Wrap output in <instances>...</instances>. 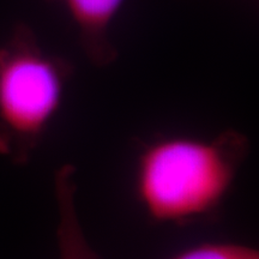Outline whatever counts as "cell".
<instances>
[{
	"label": "cell",
	"instance_id": "cell-1",
	"mask_svg": "<svg viewBox=\"0 0 259 259\" xmlns=\"http://www.w3.org/2000/svg\"><path fill=\"white\" fill-rule=\"evenodd\" d=\"M251 150L234 128L212 138L158 136L136 156L134 190L150 222L187 227L215 219Z\"/></svg>",
	"mask_w": 259,
	"mask_h": 259
},
{
	"label": "cell",
	"instance_id": "cell-2",
	"mask_svg": "<svg viewBox=\"0 0 259 259\" xmlns=\"http://www.w3.org/2000/svg\"><path fill=\"white\" fill-rule=\"evenodd\" d=\"M74 66L41 46L34 30L15 25L0 45V156L24 166L61 111Z\"/></svg>",
	"mask_w": 259,
	"mask_h": 259
},
{
	"label": "cell",
	"instance_id": "cell-3",
	"mask_svg": "<svg viewBox=\"0 0 259 259\" xmlns=\"http://www.w3.org/2000/svg\"><path fill=\"white\" fill-rule=\"evenodd\" d=\"M60 6L72 22L84 56L95 67H108L119 57L112 38L126 0H45Z\"/></svg>",
	"mask_w": 259,
	"mask_h": 259
},
{
	"label": "cell",
	"instance_id": "cell-4",
	"mask_svg": "<svg viewBox=\"0 0 259 259\" xmlns=\"http://www.w3.org/2000/svg\"><path fill=\"white\" fill-rule=\"evenodd\" d=\"M77 168L65 163L53 177L54 197L58 208L57 242L59 259H101L90 246L80 225L76 205Z\"/></svg>",
	"mask_w": 259,
	"mask_h": 259
},
{
	"label": "cell",
	"instance_id": "cell-5",
	"mask_svg": "<svg viewBox=\"0 0 259 259\" xmlns=\"http://www.w3.org/2000/svg\"><path fill=\"white\" fill-rule=\"evenodd\" d=\"M168 259H259V251L236 242H202Z\"/></svg>",
	"mask_w": 259,
	"mask_h": 259
}]
</instances>
